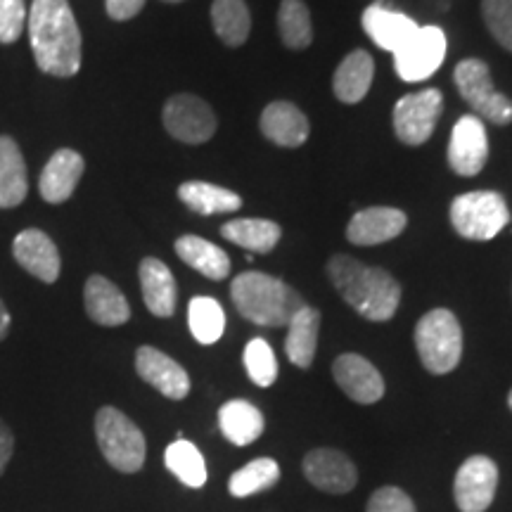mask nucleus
Listing matches in <instances>:
<instances>
[{"mask_svg": "<svg viewBox=\"0 0 512 512\" xmlns=\"http://www.w3.org/2000/svg\"><path fill=\"white\" fill-rule=\"evenodd\" d=\"M29 41L41 72L69 79L81 69V31L69 0H34L29 17Z\"/></svg>", "mask_w": 512, "mask_h": 512, "instance_id": "nucleus-1", "label": "nucleus"}, {"mask_svg": "<svg viewBox=\"0 0 512 512\" xmlns=\"http://www.w3.org/2000/svg\"><path fill=\"white\" fill-rule=\"evenodd\" d=\"M335 290L358 316L373 323L392 320L401 302V285L392 273L361 264L354 256L335 254L328 264Z\"/></svg>", "mask_w": 512, "mask_h": 512, "instance_id": "nucleus-2", "label": "nucleus"}, {"mask_svg": "<svg viewBox=\"0 0 512 512\" xmlns=\"http://www.w3.org/2000/svg\"><path fill=\"white\" fill-rule=\"evenodd\" d=\"M230 297L240 316L261 328H285L294 313L306 306L297 290L261 271L240 273L230 285Z\"/></svg>", "mask_w": 512, "mask_h": 512, "instance_id": "nucleus-3", "label": "nucleus"}, {"mask_svg": "<svg viewBox=\"0 0 512 512\" xmlns=\"http://www.w3.org/2000/svg\"><path fill=\"white\" fill-rule=\"evenodd\" d=\"M415 349L422 366L432 375H446L463 356V330L458 318L448 309L425 313L415 325Z\"/></svg>", "mask_w": 512, "mask_h": 512, "instance_id": "nucleus-4", "label": "nucleus"}, {"mask_svg": "<svg viewBox=\"0 0 512 512\" xmlns=\"http://www.w3.org/2000/svg\"><path fill=\"white\" fill-rule=\"evenodd\" d=\"M95 439H98L102 456L114 470L124 472V475L143 470L147 453L145 437L136 422L119 408H100L95 415Z\"/></svg>", "mask_w": 512, "mask_h": 512, "instance_id": "nucleus-5", "label": "nucleus"}, {"mask_svg": "<svg viewBox=\"0 0 512 512\" xmlns=\"http://www.w3.org/2000/svg\"><path fill=\"white\" fill-rule=\"evenodd\" d=\"M510 209L494 190H475L458 195L451 204V223L465 240L489 242L508 226Z\"/></svg>", "mask_w": 512, "mask_h": 512, "instance_id": "nucleus-6", "label": "nucleus"}, {"mask_svg": "<svg viewBox=\"0 0 512 512\" xmlns=\"http://www.w3.org/2000/svg\"><path fill=\"white\" fill-rule=\"evenodd\" d=\"M453 81H456L460 98H463L467 105L479 114V117L491 121V124L496 126L510 124L512 100L496 91L486 62L475 60V57L463 60L456 67V72H453Z\"/></svg>", "mask_w": 512, "mask_h": 512, "instance_id": "nucleus-7", "label": "nucleus"}, {"mask_svg": "<svg viewBox=\"0 0 512 512\" xmlns=\"http://www.w3.org/2000/svg\"><path fill=\"white\" fill-rule=\"evenodd\" d=\"M446 60V34L439 27H418L394 53V67L399 79L420 83L437 72Z\"/></svg>", "mask_w": 512, "mask_h": 512, "instance_id": "nucleus-8", "label": "nucleus"}, {"mask_svg": "<svg viewBox=\"0 0 512 512\" xmlns=\"http://www.w3.org/2000/svg\"><path fill=\"white\" fill-rule=\"evenodd\" d=\"M444 95L437 88H425L420 93H408L394 107V131L403 145H422L432 138L437 126Z\"/></svg>", "mask_w": 512, "mask_h": 512, "instance_id": "nucleus-9", "label": "nucleus"}, {"mask_svg": "<svg viewBox=\"0 0 512 512\" xmlns=\"http://www.w3.org/2000/svg\"><path fill=\"white\" fill-rule=\"evenodd\" d=\"M164 128L188 145H202L216 133V114L197 95H174L164 105Z\"/></svg>", "mask_w": 512, "mask_h": 512, "instance_id": "nucleus-10", "label": "nucleus"}, {"mask_svg": "<svg viewBox=\"0 0 512 512\" xmlns=\"http://www.w3.org/2000/svg\"><path fill=\"white\" fill-rule=\"evenodd\" d=\"M498 489V465L486 456H472L458 467L453 498L460 512H486Z\"/></svg>", "mask_w": 512, "mask_h": 512, "instance_id": "nucleus-11", "label": "nucleus"}, {"mask_svg": "<svg viewBox=\"0 0 512 512\" xmlns=\"http://www.w3.org/2000/svg\"><path fill=\"white\" fill-rule=\"evenodd\" d=\"M489 159V138L477 114H465L456 121L448 143V164L458 176H477Z\"/></svg>", "mask_w": 512, "mask_h": 512, "instance_id": "nucleus-12", "label": "nucleus"}, {"mask_svg": "<svg viewBox=\"0 0 512 512\" xmlns=\"http://www.w3.org/2000/svg\"><path fill=\"white\" fill-rule=\"evenodd\" d=\"M304 477L320 491L349 494L358 482V470L347 453L337 448H313L304 456Z\"/></svg>", "mask_w": 512, "mask_h": 512, "instance_id": "nucleus-13", "label": "nucleus"}, {"mask_svg": "<svg viewBox=\"0 0 512 512\" xmlns=\"http://www.w3.org/2000/svg\"><path fill=\"white\" fill-rule=\"evenodd\" d=\"M12 254H15V261L24 268V271L31 273L38 280H43V283L50 285L60 278V252H57V245L50 240V235L43 233V230H22L15 238V242H12Z\"/></svg>", "mask_w": 512, "mask_h": 512, "instance_id": "nucleus-14", "label": "nucleus"}, {"mask_svg": "<svg viewBox=\"0 0 512 512\" xmlns=\"http://www.w3.org/2000/svg\"><path fill=\"white\" fill-rule=\"evenodd\" d=\"M136 370L143 380L171 401H181L190 394V375L181 363L155 347H140L136 354Z\"/></svg>", "mask_w": 512, "mask_h": 512, "instance_id": "nucleus-15", "label": "nucleus"}, {"mask_svg": "<svg viewBox=\"0 0 512 512\" xmlns=\"http://www.w3.org/2000/svg\"><path fill=\"white\" fill-rule=\"evenodd\" d=\"M332 375L344 394L351 401L363 403H377L384 396V380L373 363L368 358L358 354H342L332 363Z\"/></svg>", "mask_w": 512, "mask_h": 512, "instance_id": "nucleus-16", "label": "nucleus"}, {"mask_svg": "<svg viewBox=\"0 0 512 512\" xmlns=\"http://www.w3.org/2000/svg\"><path fill=\"white\" fill-rule=\"evenodd\" d=\"M408 226V216L394 207H368L351 216L347 240L358 247H373L394 240Z\"/></svg>", "mask_w": 512, "mask_h": 512, "instance_id": "nucleus-17", "label": "nucleus"}, {"mask_svg": "<svg viewBox=\"0 0 512 512\" xmlns=\"http://www.w3.org/2000/svg\"><path fill=\"white\" fill-rule=\"evenodd\" d=\"M361 24L363 31L373 38L375 46L389 50L392 55L418 31V24L408 15H403V12L394 10L387 0H377V3L368 5L363 10Z\"/></svg>", "mask_w": 512, "mask_h": 512, "instance_id": "nucleus-18", "label": "nucleus"}, {"mask_svg": "<svg viewBox=\"0 0 512 512\" xmlns=\"http://www.w3.org/2000/svg\"><path fill=\"white\" fill-rule=\"evenodd\" d=\"M86 162L76 150L62 147L53 157L48 159L46 169H43L41 181H38V190L41 197L50 204H62L74 195L76 185H79Z\"/></svg>", "mask_w": 512, "mask_h": 512, "instance_id": "nucleus-19", "label": "nucleus"}, {"mask_svg": "<svg viewBox=\"0 0 512 512\" xmlns=\"http://www.w3.org/2000/svg\"><path fill=\"white\" fill-rule=\"evenodd\" d=\"M83 302H86V313L93 323L105 325V328H117V325L128 323L131 318V306L121 290L105 275H91L83 290Z\"/></svg>", "mask_w": 512, "mask_h": 512, "instance_id": "nucleus-20", "label": "nucleus"}, {"mask_svg": "<svg viewBox=\"0 0 512 512\" xmlns=\"http://www.w3.org/2000/svg\"><path fill=\"white\" fill-rule=\"evenodd\" d=\"M140 287H143V299L147 311L157 318L174 316L178 302V287L174 273L164 261L147 256L140 264Z\"/></svg>", "mask_w": 512, "mask_h": 512, "instance_id": "nucleus-21", "label": "nucleus"}, {"mask_svg": "<svg viewBox=\"0 0 512 512\" xmlns=\"http://www.w3.org/2000/svg\"><path fill=\"white\" fill-rule=\"evenodd\" d=\"M261 131L271 143L280 147H299L309 140L311 126L306 114L292 102H271L261 114Z\"/></svg>", "mask_w": 512, "mask_h": 512, "instance_id": "nucleus-22", "label": "nucleus"}, {"mask_svg": "<svg viewBox=\"0 0 512 512\" xmlns=\"http://www.w3.org/2000/svg\"><path fill=\"white\" fill-rule=\"evenodd\" d=\"M375 76V62L366 50H354L339 62L335 79H332V91H335L339 102L356 105L366 98L370 91V83Z\"/></svg>", "mask_w": 512, "mask_h": 512, "instance_id": "nucleus-23", "label": "nucleus"}, {"mask_svg": "<svg viewBox=\"0 0 512 512\" xmlns=\"http://www.w3.org/2000/svg\"><path fill=\"white\" fill-rule=\"evenodd\" d=\"M318 330H320V311L306 304L304 309L294 313V318L287 325L285 337V354L292 366L311 368L318 349Z\"/></svg>", "mask_w": 512, "mask_h": 512, "instance_id": "nucleus-24", "label": "nucleus"}, {"mask_svg": "<svg viewBox=\"0 0 512 512\" xmlns=\"http://www.w3.org/2000/svg\"><path fill=\"white\" fill-rule=\"evenodd\" d=\"M29 178L22 150L10 136H0V209H12L27 200Z\"/></svg>", "mask_w": 512, "mask_h": 512, "instance_id": "nucleus-25", "label": "nucleus"}, {"mask_svg": "<svg viewBox=\"0 0 512 512\" xmlns=\"http://www.w3.org/2000/svg\"><path fill=\"white\" fill-rule=\"evenodd\" d=\"M219 427L230 444L249 446L264 434L266 420L254 403L233 399L221 406Z\"/></svg>", "mask_w": 512, "mask_h": 512, "instance_id": "nucleus-26", "label": "nucleus"}, {"mask_svg": "<svg viewBox=\"0 0 512 512\" xmlns=\"http://www.w3.org/2000/svg\"><path fill=\"white\" fill-rule=\"evenodd\" d=\"M176 254L195 268L197 273H202L209 280H223L230 273V256L223 252L214 242L197 238V235H183L176 240Z\"/></svg>", "mask_w": 512, "mask_h": 512, "instance_id": "nucleus-27", "label": "nucleus"}, {"mask_svg": "<svg viewBox=\"0 0 512 512\" xmlns=\"http://www.w3.org/2000/svg\"><path fill=\"white\" fill-rule=\"evenodd\" d=\"M178 197H181L185 207L202 216L230 214V211H238L242 207L238 192L204 181L183 183L181 188H178Z\"/></svg>", "mask_w": 512, "mask_h": 512, "instance_id": "nucleus-28", "label": "nucleus"}, {"mask_svg": "<svg viewBox=\"0 0 512 512\" xmlns=\"http://www.w3.org/2000/svg\"><path fill=\"white\" fill-rule=\"evenodd\" d=\"M221 235L233 245L247 249V252L268 254L280 242L283 230H280L278 223L268 219H238L223 223Z\"/></svg>", "mask_w": 512, "mask_h": 512, "instance_id": "nucleus-29", "label": "nucleus"}, {"mask_svg": "<svg viewBox=\"0 0 512 512\" xmlns=\"http://www.w3.org/2000/svg\"><path fill=\"white\" fill-rule=\"evenodd\" d=\"M211 22H214L216 36L230 48L242 46L252 31V17H249L245 0H214Z\"/></svg>", "mask_w": 512, "mask_h": 512, "instance_id": "nucleus-30", "label": "nucleus"}, {"mask_svg": "<svg viewBox=\"0 0 512 512\" xmlns=\"http://www.w3.org/2000/svg\"><path fill=\"white\" fill-rule=\"evenodd\" d=\"M164 463L169 472H174L178 482L190 486V489H202L207 484V463H204L200 448L192 441L176 439L174 444L166 446Z\"/></svg>", "mask_w": 512, "mask_h": 512, "instance_id": "nucleus-31", "label": "nucleus"}, {"mask_svg": "<svg viewBox=\"0 0 512 512\" xmlns=\"http://www.w3.org/2000/svg\"><path fill=\"white\" fill-rule=\"evenodd\" d=\"M280 38L287 48L304 50L313 43L311 12L304 0H283L278 10Z\"/></svg>", "mask_w": 512, "mask_h": 512, "instance_id": "nucleus-32", "label": "nucleus"}, {"mask_svg": "<svg viewBox=\"0 0 512 512\" xmlns=\"http://www.w3.org/2000/svg\"><path fill=\"white\" fill-rule=\"evenodd\" d=\"M188 325L200 344H216L226 330V313L211 297H195L188 304Z\"/></svg>", "mask_w": 512, "mask_h": 512, "instance_id": "nucleus-33", "label": "nucleus"}, {"mask_svg": "<svg viewBox=\"0 0 512 512\" xmlns=\"http://www.w3.org/2000/svg\"><path fill=\"white\" fill-rule=\"evenodd\" d=\"M278 479L280 467L273 458H256L245 467H240L238 472H233L228 482V491L235 498H247L271 489V486L278 484Z\"/></svg>", "mask_w": 512, "mask_h": 512, "instance_id": "nucleus-34", "label": "nucleus"}, {"mask_svg": "<svg viewBox=\"0 0 512 512\" xmlns=\"http://www.w3.org/2000/svg\"><path fill=\"white\" fill-rule=\"evenodd\" d=\"M245 368L249 380H252L256 387H271V384L278 380V361H275L273 347L266 342V339L254 337L252 342L245 347Z\"/></svg>", "mask_w": 512, "mask_h": 512, "instance_id": "nucleus-35", "label": "nucleus"}, {"mask_svg": "<svg viewBox=\"0 0 512 512\" xmlns=\"http://www.w3.org/2000/svg\"><path fill=\"white\" fill-rule=\"evenodd\" d=\"M482 17L491 36L512 53V0H482Z\"/></svg>", "mask_w": 512, "mask_h": 512, "instance_id": "nucleus-36", "label": "nucleus"}, {"mask_svg": "<svg viewBox=\"0 0 512 512\" xmlns=\"http://www.w3.org/2000/svg\"><path fill=\"white\" fill-rule=\"evenodd\" d=\"M27 5L24 0H0V43L10 46L24 34L27 24Z\"/></svg>", "mask_w": 512, "mask_h": 512, "instance_id": "nucleus-37", "label": "nucleus"}, {"mask_svg": "<svg viewBox=\"0 0 512 512\" xmlns=\"http://www.w3.org/2000/svg\"><path fill=\"white\" fill-rule=\"evenodd\" d=\"M366 512H418L413 498L399 486H382L377 489L366 505Z\"/></svg>", "mask_w": 512, "mask_h": 512, "instance_id": "nucleus-38", "label": "nucleus"}, {"mask_svg": "<svg viewBox=\"0 0 512 512\" xmlns=\"http://www.w3.org/2000/svg\"><path fill=\"white\" fill-rule=\"evenodd\" d=\"M107 15L117 22H126V19H133L140 10L145 8V0H105Z\"/></svg>", "mask_w": 512, "mask_h": 512, "instance_id": "nucleus-39", "label": "nucleus"}, {"mask_svg": "<svg viewBox=\"0 0 512 512\" xmlns=\"http://www.w3.org/2000/svg\"><path fill=\"white\" fill-rule=\"evenodd\" d=\"M12 453H15V434L0 420V477H3L5 467H8Z\"/></svg>", "mask_w": 512, "mask_h": 512, "instance_id": "nucleus-40", "label": "nucleus"}, {"mask_svg": "<svg viewBox=\"0 0 512 512\" xmlns=\"http://www.w3.org/2000/svg\"><path fill=\"white\" fill-rule=\"evenodd\" d=\"M10 323H12L10 311L5 309L3 299H0V342H3V339L8 337V332H10Z\"/></svg>", "mask_w": 512, "mask_h": 512, "instance_id": "nucleus-41", "label": "nucleus"}, {"mask_svg": "<svg viewBox=\"0 0 512 512\" xmlns=\"http://www.w3.org/2000/svg\"><path fill=\"white\" fill-rule=\"evenodd\" d=\"M508 406H510V411H512V389H510V394H508Z\"/></svg>", "mask_w": 512, "mask_h": 512, "instance_id": "nucleus-42", "label": "nucleus"}, {"mask_svg": "<svg viewBox=\"0 0 512 512\" xmlns=\"http://www.w3.org/2000/svg\"><path fill=\"white\" fill-rule=\"evenodd\" d=\"M164 3H181V0H164Z\"/></svg>", "mask_w": 512, "mask_h": 512, "instance_id": "nucleus-43", "label": "nucleus"}]
</instances>
